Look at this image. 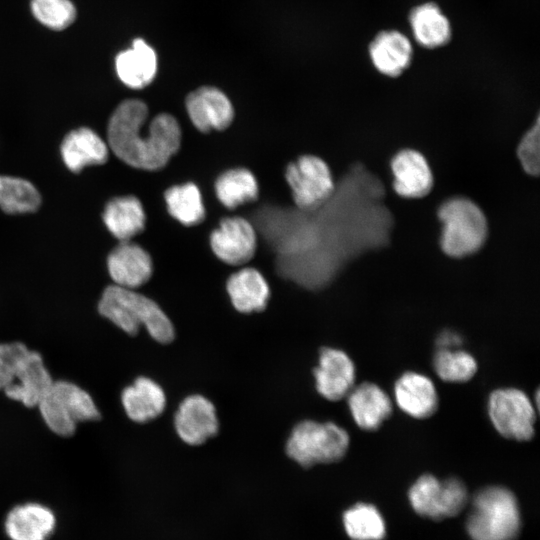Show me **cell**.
Here are the masks:
<instances>
[{"mask_svg": "<svg viewBox=\"0 0 540 540\" xmlns=\"http://www.w3.org/2000/svg\"><path fill=\"white\" fill-rule=\"evenodd\" d=\"M349 447L348 433L332 422L298 423L286 444L290 458L305 468L341 460Z\"/></svg>", "mask_w": 540, "mask_h": 540, "instance_id": "7", "label": "cell"}, {"mask_svg": "<svg viewBox=\"0 0 540 540\" xmlns=\"http://www.w3.org/2000/svg\"><path fill=\"white\" fill-rule=\"evenodd\" d=\"M147 115L148 108L141 100L120 103L108 123V143L113 153L129 166L158 170L178 151L181 129L172 115L162 113L151 121L143 135Z\"/></svg>", "mask_w": 540, "mask_h": 540, "instance_id": "2", "label": "cell"}, {"mask_svg": "<svg viewBox=\"0 0 540 540\" xmlns=\"http://www.w3.org/2000/svg\"><path fill=\"white\" fill-rule=\"evenodd\" d=\"M394 394L399 408L417 419L430 417L438 406L433 382L416 372L404 373L395 383Z\"/></svg>", "mask_w": 540, "mask_h": 540, "instance_id": "20", "label": "cell"}, {"mask_svg": "<svg viewBox=\"0 0 540 540\" xmlns=\"http://www.w3.org/2000/svg\"><path fill=\"white\" fill-rule=\"evenodd\" d=\"M41 203L38 190L29 181L0 176V208L9 214L34 212Z\"/></svg>", "mask_w": 540, "mask_h": 540, "instance_id": "31", "label": "cell"}, {"mask_svg": "<svg viewBox=\"0 0 540 540\" xmlns=\"http://www.w3.org/2000/svg\"><path fill=\"white\" fill-rule=\"evenodd\" d=\"M109 274L115 285L134 289L146 283L153 271L150 255L139 245L121 241L107 259Z\"/></svg>", "mask_w": 540, "mask_h": 540, "instance_id": "17", "label": "cell"}, {"mask_svg": "<svg viewBox=\"0 0 540 540\" xmlns=\"http://www.w3.org/2000/svg\"><path fill=\"white\" fill-rule=\"evenodd\" d=\"M466 528L472 540H516L521 518L515 495L502 486L479 490L472 499Z\"/></svg>", "mask_w": 540, "mask_h": 540, "instance_id": "5", "label": "cell"}, {"mask_svg": "<svg viewBox=\"0 0 540 540\" xmlns=\"http://www.w3.org/2000/svg\"><path fill=\"white\" fill-rule=\"evenodd\" d=\"M434 370L443 381L466 382L477 371L474 357L464 350L437 349L433 358Z\"/></svg>", "mask_w": 540, "mask_h": 540, "instance_id": "32", "label": "cell"}, {"mask_svg": "<svg viewBox=\"0 0 540 540\" xmlns=\"http://www.w3.org/2000/svg\"><path fill=\"white\" fill-rule=\"evenodd\" d=\"M179 437L189 445H200L218 431V420L213 404L201 395L183 400L175 415Z\"/></svg>", "mask_w": 540, "mask_h": 540, "instance_id": "16", "label": "cell"}, {"mask_svg": "<svg viewBox=\"0 0 540 540\" xmlns=\"http://www.w3.org/2000/svg\"><path fill=\"white\" fill-rule=\"evenodd\" d=\"M408 20L415 41L424 48L443 47L451 40V23L434 2H425L413 7Z\"/></svg>", "mask_w": 540, "mask_h": 540, "instance_id": "23", "label": "cell"}, {"mask_svg": "<svg viewBox=\"0 0 540 540\" xmlns=\"http://www.w3.org/2000/svg\"><path fill=\"white\" fill-rule=\"evenodd\" d=\"M285 177L296 205L305 211L323 205L336 187L326 162L314 155H304L291 162Z\"/></svg>", "mask_w": 540, "mask_h": 540, "instance_id": "10", "label": "cell"}, {"mask_svg": "<svg viewBox=\"0 0 540 540\" xmlns=\"http://www.w3.org/2000/svg\"><path fill=\"white\" fill-rule=\"evenodd\" d=\"M121 400L127 416L140 423L159 416L166 403L162 388L146 377H139L131 386L126 387Z\"/></svg>", "mask_w": 540, "mask_h": 540, "instance_id": "25", "label": "cell"}, {"mask_svg": "<svg viewBox=\"0 0 540 540\" xmlns=\"http://www.w3.org/2000/svg\"><path fill=\"white\" fill-rule=\"evenodd\" d=\"M438 218L442 224L440 245L448 256L461 258L483 246L488 233L487 221L473 201L451 198L439 207Z\"/></svg>", "mask_w": 540, "mask_h": 540, "instance_id": "6", "label": "cell"}, {"mask_svg": "<svg viewBox=\"0 0 540 540\" xmlns=\"http://www.w3.org/2000/svg\"><path fill=\"white\" fill-rule=\"evenodd\" d=\"M343 524L352 540H382L385 523L379 511L370 504L358 503L343 515Z\"/></svg>", "mask_w": 540, "mask_h": 540, "instance_id": "30", "label": "cell"}, {"mask_svg": "<svg viewBox=\"0 0 540 540\" xmlns=\"http://www.w3.org/2000/svg\"><path fill=\"white\" fill-rule=\"evenodd\" d=\"M381 180L364 165L356 163L319 208L311 247L316 255L304 285L327 284L349 261L386 247L394 219L385 205Z\"/></svg>", "mask_w": 540, "mask_h": 540, "instance_id": "1", "label": "cell"}, {"mask_svg": "<svg viewBox=\"0 0 540 540\" xmlns=\"http://www.w3.org/2000/svg\"><path fill=\"white\" fill-rule=\"evenodd\" d=\"M227 291L233 306L242 313L262 311L269 299V286L254 268H244L227 281Z\"/></svg>", "mask_w": 540, "mask_h": 540, "instance_id": "26", "label": "cell"}, {"mask_svg": "<svg viewBox=\"0 0 540 540\" xmlns=\"http://www.w3.org/2000/svg\"><path fill=\"white\" fill-rule=\"evenodd\" d=\"M410 504L420 516L442 520L458 515L468 504V491L458 478L440 481L430 474L419 477L408 492Z\"/></svg>", "mask_w": 540, "mask_h": 540, "instance_id": "9", "label": "cell"}, {"mask_svg": "<svg viewBox=\"0 0 540 540\" xmlns=\"http://www.w3.org/2000/svg\"><path fill=\"white\" fill-rule=\"evenodd\" d=\"M56 516L47 506L28 502L14 506L5 516L4 531L10 540H49Z\"/></svg>", "mask_w": 540, "mask_h": 540, "instance_id": "15", "label": "cell"}, {"mask_svg": "<svg viewBox=\"0 0 540 540\" xmlns=\"http://www.w3.org/2000/svg\"><path fill=\"white\" fill-rule=\"evenodd\" d=\"M214 254L223 262L240 265L248 262L256 249V235L252 225L242 217H228L221 221L210 237Z\"/></svg>", "mask_w": 540, "mask_h": 540, "instance_id": "12", "label": "cell"}, {"mask_svg": "<svg viewBox=\"0 0 540 540\" xmlns=\"http://www.w3.org/2000/svg\"><path fill=\"white\" fill-rule=\"evenodd\" d=\"M370 60L375 69L388 77H398L411 64L413 47L403 33L383 30L375 35L368 47Z\"/></svg>", "mask_w": 540, "mask_h": 540, "instance_id": "19", "label": "cell"}, {"mask_svg": "<svg viewBox=\"0 0 540 540\" xmlns=\"http://www.w3.org/2000/svg\"><path fill=\"white\" fill-rule=\"evenodd\" d=\"M52 383L38 352L20 342L0 344V390L8 398L37 406Z\"/></svg>", "mask_w": 540, "mask_h": 540, "instance_id": "4", "label": "cell"}, {"mask_svg": "<svg viewBox=\"0 0 540 540\" xmlns=\"http://www.w3.org/2000/svg\"><path fill=\"white\" fill-rule=\"evenodd\" d=\"M165 201L170 215L190 226L200 223L205 216L201 193L193 183L175 185L166 190Z\"/></svg>", "mask_w": 540, "mask_h": 540, "instance_id": "29", "label": "cell"}, {"mask_svg": "<svg viewBox=\"0 0 540 540\" xmlns=\"http://www.w3.org/2000/svg\"><path fill=\"white\" fill-rule=\"evenodd\" d=\"M33 16L44 26L63 30L76 19V8L71 0H31Z\"/></svg>", "mask_w": 540, "mask_h": 540, "instance_id": "33", "label": "cell"}, {"mask_svg": "<svg viewBox=\"0 0 540 540\" xmlns=\"http://www.w3.org/2000/svg\"><path fill=\"white\" fill-rule=\"evenodd\" d=\"M488 413L495 429L503 437L517 441L530 440L535 432V409L528 396L515 388L491 393Z\"/></svg>", "mask_w": 540, "mask_h": 540, "instance_id": "11", "label": "cell"}, {"mask_svg": "<svg viewBox=\"0 0 540 540\" xmlns=\"http://www.w3.org/2000/svg\"><path fill=\"white\" fill-rule=\"evenodd\" d=\"M215 191L220 202L233 209L258 196V183L251 171L234 168L221 174L215 182Z\"/></svg>", "mask_w": 540, "mask_h": 540, "instance_id": "28", "label": "cell"}, {"mask_svg": "<svg viewBox=\"0 0 540 540\" xmlns=\"http://www.w3.org/2000/svg\"><path fill=\"white\" fill-rule=\"evenodd\" d=\"M462 344L460 335L453 331H443L436 340L437 349H456Z\"/></svg>", "mask_w": 540, "mask_h": 540, "instance_id": "35", "label": "cell"}, {"mask_svg": "<svg viewBox=\"0 0 540 540\" xmlns=\"http://www.w3.org/2000/svg\"><path fill=\"white\" fill-rule=\"evenodd\" d=\"M46 425L60 436H71L81 421L98 420L92 397L68 381L53 382L37 405Z\"/></svg>", "mask_w": 540, "mask_h": 540, "instance_id": "8", "label": "cell"}, {"mask_svg": "<svg viewBox=\"0 0 540 540\" xmlns=\"http://www.w3.org/2000/svg\"><path fill=\"white\" fill-rule=\"evenodd\" d=\"M517 157L524 171L537 176L540 169V125L535 124L524 134L517 148Z\"/></svg>", "mask_w": 540, "mask_h": 540, "instance_id": "34", "label": "cell"}, {"mask_svg": "<svg viewBox=\"0 0 540 540\" xmlns=\"http://www.w3.org/2000/svg\"><path fill=\"white\" fill-rule=\"evenodd\" d=\"M348 395L352 418L363 430L378 429L392 413L389 396L374 383H362L352 388Z\"/></svg>", "mask_w": 540, "mask_h": 540, "instance_id": "21", "label": "cell"}, {"mask_svg": "<svg viewBox=\"0 0 540 540\" xmlns=\"http://www.w3.org/2000/svg\"><path fill=\"white\" fill-rule=\"evenodd\" d=\"M393 188L405 198H421L433 186V176L425 157L418 151L405 149L391 161Z\"/></svg>", "mask_w": 540, "mask_h": 540, "instance_id": "18", "label": "cell"}, {"mask_svg": "<svg viewBox=\"0 0 540 540\" xmlns=\"http://www.w3.org/2000/svg\"><path fill=\"white\" fill-rule=\"evenodd\" d=\"M318 392L330 401L349 394L354 386L355 366L349 356L338 349L323 348L314 370Z\"/></svg>", "mask_w": 540, "mask_h": 540, "instance_id": "14", "label": "cell"}, {"mask_svg": "<svg viewBox=\"0 0 540 540\" xmlns=\"http://www.w3.org/2000/svg\"><path fill=\"white\" fill-rule=\"evenodd\" d=\"M65 165L78 173L87 165L103 164L108 158V147L93 130L81 127L68 133L61 144Z\"/></svg>", "mask_w": 540, "mask_h": 540, "instance_id": "24", "label": "cell"}, {"mask_svg": "<svg viewBox=\"0 0 540 540\" xmlns=\"http://www.w3.org/2000/svg\"><path fill=\"white\" fill-rule=\"evenodd\" d=\"M115 69L123 84L132 89H142L156 76V52L143 39L137 38L130 48L117 54Z\"/></svg>", "mask_w": 540, "mask_h": 540, "instance_id": "22", "label": "cell"}, {"mask_svg": "<svg viewBox=\"0 0 540 540\" xmlns=\"http://www.w3.org/2000/svg\"><path fill=\"white\" fill-rule=\"evenodd\" d=\"M186 109L193 125L201 132L223 130L234 117L229 98L218 88L204 86L186 98Z\"/></svg>", "mask_w": 540, "mask_h": 540, "instance_id": "13", "label": "cell"}, {"mask_svg": "<svg viewBox=\"0 0 540 540\" xmlns=\"http://www.w3.org/2000/svg\"><path fill=\"white\" fill-rule=\"evenodd\" d=\"M99 313L130 335H135L144 325L150 336L160 343L174 338L170 319L150 298L133 289L117 285L108 286L98 305Z\"/></svg>", "mask_w": 540, "mask_h": 540, "instance_id": "3", "label": "cell"}, {"mask_svg": "<svg viewBox=\"0 0 540 540\" xmlns=\"http://www.w3.org/2000/svg\"><path fill=\"white\" fill-rule=\"evenodd\" d=\"M103 221L114 237L120 241H129L144 229L146 216L138 198L122 196L106 204Z\"/></svg>", "mask_w": 540, "mask_h": 540, "instance_id": "27", "label": "cell"}]
</instances>
